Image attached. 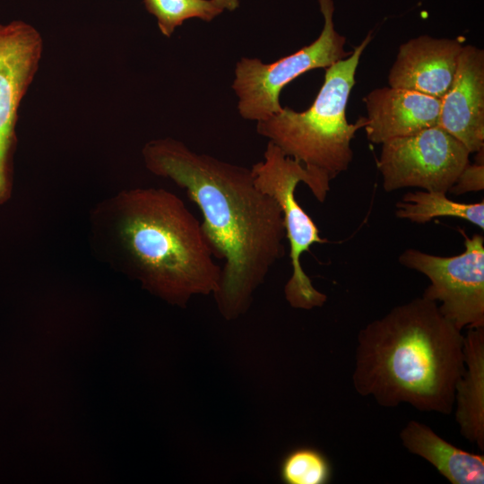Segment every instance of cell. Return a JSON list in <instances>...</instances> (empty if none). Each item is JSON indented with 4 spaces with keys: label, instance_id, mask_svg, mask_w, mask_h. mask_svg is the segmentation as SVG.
<instances>
[{
    "label": "cell",
    "instance_id": "obj_1",
    "mask_svg": "<svg viewBox=\"0 0 484 484\" xmlns=\"http://www.w3.org/2000/svg\"><path fill=\"white\" fill-rule=\"evenodd\" d=\"M142 153L149 171L183 188L200 209L203 233L223 261L213 294L219 311L227 320L243 315L285 253L279 204L255 186L251 169L195 152L181 141L151 140Z\"/></svg>",
    "mask_w": 484,
    "mask_h": 484
},
{
    "label": "cell",
    "instance_id": "obj_2",
    "mask_svg": "<svg viewBox=\"0 0 484 484\" xmlns=\"http://www.w3.org/2000/svg\"><path fill=\"white\" fill-rule=\"evenodd\" d=\"M92 231L110 263L170 304L185 307L219 288L221 267L202 224L168 190L118 193L96 208Z\"/></svg>",
    "mask_w": 484,
    "mask_h": 484
},
{
    "label": "cell",
    "instance_id": "obj_3",
    "mask_svg": "<svg viewBox=\"0 0 484 484\" xmlns=\"http://www.w3.org/2000/svg\"><path fill=\"white\" fill-rule=\"evenodd\" d=\"M463 371L462 331L423 297L393 307L358 333L353 387L383 407L407 403L449 415Z\"/></svg>",
    "mask_w": 484,
    "mask_h": 484
},
{
    "label": "cell",
    "instance_id": "obj_4",
    "mask_svg": "<svg viewBox=\"0 0 484 484\" xmlns=\"http://www.w3.org/2000/svg\"><path fill=\"white\" fill-rule=\"evenodd\" d=\"M372 32L345 58L325 68L324 81L312 105L298 112L290 108L257 122L256 131L284 154L330 180L348 169L353 160L351 141L366 117L349 123L346 108L360 57Z\"/></svg>",
    "mask_w": 484,
    "mask_h": 484
},
{
    "label": "cell",
    "instance_id": "obj_5",
    "mask_svg": "<svg viewBox=\"0 0 484 484\" xmlns=\"http://www.w3.org/2000/svg\"><path fill=\"white\" fill-rule=\"evenodd\" d=\"M251 171L255 186L272 197L281 210L291 264V275L284 286L286 300L293 308L310 310L323 307L327 297L314 287L304 272L301 256L311 246L326 240L320 237L316 224L298 203L295 193L302 182L318 202L324 203L331 180L287 156L271 142L264 160L254 164Z\"/></svg>",
    "mask_w": 484,
    "mask_h": 484
},
{
    "label": "cell",
    "instance_id": "obj_6",
    "mask_svg": "<svg viewBox=\"0 0 484 484\" xmlns=\"http://www.w3.org/2000/svg\"><path fill=\"white\" fill-rule=\"evenodd\" d=\"M319 4L324 27L311 44L271 64L246 57L237 63L232 88L243 118L258 122L280 112V94L288 83L310 70L327 68L351 53L345 50V37L334 29L333 0H319Z\"/></svg>",
    "mask_w": 484,
    "mask_h": 484
},
{
    "label": "cell",
    "instance_id": "obj_7",
    "mask_svg": "<svg viewBox=\"0 0 484 484\" xmlns=\"http://www.w3.org/2000/svg\"><path fill=\"white\" fill-rule=\"evenodd\" d=\"M460 232L464 250L459 255L440 256L408 248L399 262L429 280L422 297L439 303L442 315L462 331L484 327V237Z\"/></svg>",
    "mask_w": 484,
    "mask_h": 484
},
{
    "label": "cell",
    "instance_id": "obj_8",
    "mask_svg": "<svg viewBox=\"0 0 484 484\" xmlns=\"http://www.w3.org/2000/svg\"><path fill=\"white\" fill-rule=\"evenodd\" d=\"M377 168L389 193L406 187L447 193L470 151L439 125L383 143Z\"/></svg>",
    "mask_w": 484,
    "mask_h": 484
},
{
    "label": "cell",
    "instance_id": "obj_9",
    "mask_svg": "<svg viewBox=\"0 0 484 484\" xmlns=\"http://www.w3.org/2000/svg\"><path fill=\"white\" fill-rule=\"evenodd\" d=\"M40 33L30 24H0V205L11 196L15 127L22 99L39 69Z\"/></svg>",
    "mask_w": 484,
    "mask_h": 484
},
{
    "label": "cell",
    "instance_id": "obj_10",
    "mask_svg": "<svg viewBox=\"0 0 484 484\" xmlns=\"http://www.w3.org/2000/svg\"><path fill=\"white\" fill-rule=\"evenodd\" d=\"M470 153L484 148V51L466 45L454 81L440 99L438 124Z\"/></svg>",
    "mask_w": 484,
    "mask_h": 484
},
{
    "label": "cell",
    "instance_id": "obj_11",
    "mask_svg": "<svg viewBox=\"0 0 484 484\" xmlns=\"http://www.w3.org/2000/svg\"><path fill=\"white\" fill-rule=\"evenodd\" d=\"M462 47L459 39L428 35L406 41L389 71V86L441 99L454 81Z\"/></svg>",
    "mask_w": 484,
    "mask_h": 484
},
{
    "label": "cell",
    "instance_id": "obj_12",
    "mask_svg": "<svg viewBox=\"0 0 484 484\" xmlns=\"http://www.w3.org/2000/svg\"><path fill=\"white\" fill-rule=\"evenodd\" d=\"M363 101L367 112L363 128L373 143L382 144L438 124L440 99L419 91L382 87L372 90Z\"/></svg>",
    "mask_w": 484,
    "mask_h": 484
},
{
    "label": "cell",
    "instance_id": "obj_13",
    "mask_svg": "<svg viewBox=\"0 0 484 484\" xmlns=\"http://www.w3.org/2000/svg\"><path fill=\"white\" fill-rule=\"evenodd\" d=\"M402 445L431 465L451 484H483L484 456L464 451L418 420L401 430Z\"/></svg>",
    "mask_w": 484,
    "mask_h": 484
},
{
    "label": "cell",
    "instance_id": "obj_14",
    "mask_svg": "<svg viewBox=\"0 0 484 484\" xmlns=\"http://www.w3.org/2000/svg\"><path fill=\"white\" fill-rule=\"evenodd\" d=\"M467 330L464 371L454 393L455 419L463 437L484 451V327Z\"/></svg>",
    "mask_w": 484,
    "mask_h": 484
},
{
    "label": "cell",
    "instance_id": "obj_15",
    "mask_svg": "<svg viewBox=\"0 0 484 484\" xmlns=\"http://www.w3.org/2000/svg\"><path fill=\"white\" fill-rule=\"evenodd\" d=\"M396 217L423 224L438 217H454L467 220L484 229V201L458 203L445 193L418 191L405 194L395 204Z\"/></svg>",
    "mask_w": 484,
    "mask_h": 484
},
{
    "label": "cell",
    "instance_id": "obj_16",
    "mask_svg": "<svg viewBox=\"0 0 484 484\" xmlns=\"http://www.w3.org/2000/svg\"><path fill=\"white\" fill-rule=\"evenodd\" d=\"M332 465L324 453L311 446L292 449L280 463L279 476L285 484H326Z\"/></svg>",
    "mask_w": 484,
    "mask_h": 484
},
{
    "label": "cell",
    "instance_id": "obj_17",
    "mask_svg": "<svg viewBox=\"0 0 484 484\" xmlns=\"http://www.w3.org/2000/svg\"><path fill=\"white\" fill-rule=\"evenodd\" d=\"M149 13L153 14L160 32L170 37L185 21L198 18L209 22L222 13L214 0H143Z\"/></svg>",
    "mask_w": 484,
    "mask_h": 484
},
{
    "label": "cell",
    "instance_id": "obj_18",
    "mask_svg": "<svg viewBox=\"0 0 484 484\" xmlns=\"http://www.w3.org/2000/svg\"><path fill=\"white\" fill-rule=\"evenodd\" d=\"M473 164L470 162L461 171L454 184L448 192L460 195L468 192H479L484 189V160L483 152Z\"/></svg>",
    "mask_w": 484,
    "mask_h": 484
},
{
    "label": "cell",
    "instance_id": "obj_19",
    "mask_svg": "<svg viewBox=\"0 0 484 484\" xmlns=\"http://www.w3.org/2000/svg\"><path fill=\"white\" fill-rule=\"evenodd\" d=\"M223 10L234 11L238 6V0H214Z\"/></svg>",
    "mask_w": 484,
    "mask_h": 484
}]
</instances>
